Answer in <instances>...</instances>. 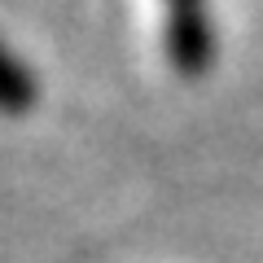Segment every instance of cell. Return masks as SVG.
I'll return each instance as SVG.
<instances>
[{"mask_svg": "<svg viewBox=\"0 0 263 263\" xmlns=\"http://www.w3.org/2000/svg\"><path fill=\"white\" fill-rule=\"evenodd\" d=\"M27 101H31L27 75H22V66H18V62H9V88H5V105H9V114H18V110H27Z\"/></svg>", "mask_w": 263, "mask_h": 263, "instance_id": "cell-1", "label": "cell"}]
</instances>
